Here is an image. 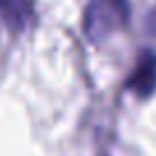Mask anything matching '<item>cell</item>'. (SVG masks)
Masks as SVG:
<instances>
[{
    "mask_svg": "<svg viewBox=\"0 0 156 156\" xmlns=\"http://www.w3.org/2000/svg\"><path fill=\"white\" fill-rule=\"evenodd\" d=\"M147 28H149V32H151V34H156V7L151 9L149 19H147Z\"/></svg>",
    "mask_w": 156,
    "mask_h": 156,
    "instance_id": "277c9868",
    "label": "cell"
},
{
    "mask_svg": "<svg viewBox=\"0 0 156 156\" xmlns=\"http://www.w3.org/2000/svg\"><path fill=\"white\" fill-rule=\"evenodd\" d=\"M129 19V0H92L85 16V30L90 39H101Z\"/></svg>",
    "mask_w": 156,
    "mask_h": 156,
    "instance_id": "6da1fadb",
    "label": "cell"
},
{
    "mask_svg": "<svg viewBox=\"0 0 156 156\" xmlns=\"http://www.w3.org/2000/svg\"><path fill=\"white\" fill-rule=\"evenodd\" d=\"M129 90L142 99L154 94L156 90V55L154 53H145L140 58L131 80H129Z\"/></svg>",
    "mask_w": 156,
    "mask_h": 156,
    "instance_id": "7a4b0ae2",
    "label": "cell"
},
{
    "mask_svg": "<svg viewBox=\"0 0 156 156\" xmlns=\"http://www.w3.org/2000/svg\"><path fill=\"white\" fill-rule=\"evenodd\" d=\"M0 12L7 19V23L14 30L23 28L30 16V2L28 0H0Z\"/></svg>",
    "mask_w": 156,
    "mask_h": 156,
    "instance_id": "3957f363",
    "label": "cell"
}]
</instances>
